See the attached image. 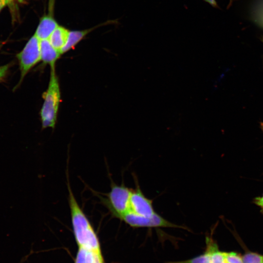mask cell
I'll use <instances>...</instances> for the list:
<instances>
[{"label": "cell", "mask_w": 263, "mask_h": 263, "mask_svg": "<svg viewBox=\"0 0 263 263\" xmlns=\"http://www.w3.org/2000/svg\"><path fill=\"white\" fill-rule=\"evenodd\" d=\"M204 0L209 3L212 6H214V7L217 6V3L215 0Z\"/></svg>", "instance_id": "obj_18"}, {"label": "cell", "mask_w": 263, "mask_h": 263, "mask_svg": "<svg viewBox=\"0 0 263 263\" xmlns=\"http://www.w3.org/2000/svg\"><path fill=\"white\" fill-rule=\"evenodd\" d=\"M225 263H243L242 256L235 252H224Z\"/></svg>", "instance_id": "obj_14"}, {"label": "cell", "mask_w": 263, "mask_h": 263, "mask_svg": "<svg viewBox=\"0 0 263 263\" xmlns=\"http://www.w3.org/2000/svg\"></svg>", "instance_id": "obj_21"}, {"label": "cell", "mask_w": 263, "mask_h": 263, "mask_svg": "<svg viewBox=\"0 0 263 263\" xmlns=\"http://www.w3.org/2000/svg\"><path fill=\"white\" fill-rule=\"evenodd\" d=\"M132 188L122 183L117 185L112 182L110 191L101 197V202L115 218L121 219L130 210V200Z\"/></svg>", "instance_id": "obj_3"}, {"label": "cell", "mask_w": 263, "mask_h": 263, "mask_svg": "<svg viewBox=\"0 0 263 263\" xmlns=\"http://www.w3.org/2000/svg\"><path fill=\"white\" fill-rule=\"evenodd\" d=\"M40 40L34 34L23 49L17 54L20 71V78L15 89L20 86L29 72L41 61Z\"/></svg>", "instance_id": "obj_4"}, {"label": "cell", "mask_w": 263, "mask_h": 263, "mask_svg": "<svg viewBox=\"0 0 263 263\" xmlns=\"http://www.w3.org/2000/svg\"><path fill=\"white\" fill-rule=\"evenodd\" d=\"M10 66L11 63L0 66V82L3 81L5 79Z\"/></svg>", "instance_id": "obj_15"}, {"label": "cell", "mask_w": 263, "mask_h": 263, "mask_svg": "<svg viewBox=\"0 0 263 263\" xmlns=\"http://www.w3.org/2000/svg\"><path fill=\"white\" fill-rule=\"evenodd\" d=\"M243 263H263V255L257 253L248 252L242 256Z\"/></svg>", "instance_id": "obj_13"}, {"label": "cell", "mask_w": 263, "mask_h": 263, "mask_svg": "<svg viewBox=\"0 0 263 263\" xmlns=\"http://www.w3.org/2000/svg\"><path fill=\"white\" fill-rule=\"evenodd\" d=\"M42 96L44 101L40 112L42 127L54 129L61 100L60 89L55 68H51L48 86Z\"/></svg>", "instance_id": "obj_2"}, {"label": "cell", "mask_w": 263, "mask_h": 263, "mask_svg": "<svg viewBox=\"0 0 263 263\" xmlns=\"http://www.w3.org/2000/svg\"><path fill=\"white\" fill-rule=\"evenodd\" d=\"M41 61L44 64L49 65L50 68H55L57 60L62 55L60 51L56 49L48 39L40 40Z\"/></svg>", "instance_id": "obj_7"}, {"label": "cell", "mask_w": 263, "mask_h": 263, "mask_svg": "<svg viewBox=\"0 0 263 263\" xmlns=\"http://www.w3.org/2000/svg\"><path fill=\"white\" fill-rule=\"evenodd\" d=\"M7 4H8L7 0H0V11Z\"/></svg>", "instance_id": "obj_17"}, {"label": "cell", "mask_w": 263, "mask_h": 263, "mask_svg": "<svg viewBox=\"0 0 263 263\" xmlns=\"http://www.w3.org/2000/svg\"><path fill=\"white\" fill-rule=\"evenodd\" d=\"M135 188L132 189L130 200L129 211L138 215L149 217L156 213L152 200L147 198L142 192L135 176Z\"/></svg>", "instance_id": "obj_6"}, {"label": "cell", "mask_w": 263, "mask_h": 263, "mask_svg": "<svg viewBox=\"0 0 263 263\" xmlns=\"http://www.w3.org/2000/svg\"><path fill=\"white\" fill-rule=\"evenodd\" d=\"M8 2V4L10 3L11 2H13V1H14L15 0H7ZM18 1H20V2H22V0H18Z\"/></svg>", "instance_id": "obj_19"}, {"label": "cell", "mask_w": 263, "mask_h": 263, "mask_svg": "<svg viewBox=\"0 0 263 263\" xmlns=\"http://www.w3.org/2000/svg\"><path fill=\"white\" fill-rule=\"evenodd\" d=\"M69 33L67 29L58 25L51 33L48 39L53 47L60 51L66 43Z\"/></svg>", "instance_id": "obj_9"}, {"label": "cell", "mask_w": 263, "mask_h": 263, "mask_svg": "<svg viewBox=\"0 0 263 263\" xmlns=\"http://www.w3.org/2000/svg\"><path fill=\"white\" fill-rule=\"evenodd\" d=\"M121 220L131 227H173L186 229V227L173 224L156 212L149 217L142 216L129 211Z\"/></svg>", "instance_id": "obj_5"}, {"label": "cell", "mask_w": 263, "mask_h": 263, "mask_svg": "<svg viewBox=\"0 0 263 263\" xmlns=\"http://www.w3.org/2000/svg\"><path fill=\"white\" fill-rule=\"evenodd\" d=\"M206 249L204 254L191 259L182 261L170 262L166 263H209L210 253L208 249Z\"/></svg>", "instance_id": "obj_12"}, {"label": "cell", "mask_w": 263, "mask_h": 263, "mask_svg": "<svg viewBox=\"0 0 263 263\" xmlns=\"http://www.w3.org/2000/svg\"><path fill=\"white\" fill-rule=\"evenodd\" d=\"M58 25L52 12L43 16L39 22L35 35L40 39H48Z\"/></svg>", "instance_id": "obj_8"}, {"label": "cell", "mask_w": 263, "mask_h": 263, "mask_svg": "<svg viewBox=\"0 0 263 263\" xmlns=\"http://www.w3.org/2000/svg\"><path fill=\"white\" fill-rule=\"evenodd\" d=\"M68 202L72 224L79 247L100 252L97 236L86 214L78 204L68 181Z\"/></svg>", "instance_id": "obj_1"}, {"label": "cell", "mask_w": 263, "mask_h": 263, "mask_svg": "<svg viewBox=\"0 0 263 263\" xmlns=\"http://www.w3.org/2000/svg\"><path fill=\"white\" fill-rule=\"evenodd\" d=\"M75 263H103L100 252L79 247Z\"/></svg>", "instance_id": "obj_11"}, {"label": "cell", "mask_w": 263, "mask_h": 263, "mask_svg": "<svg viewBox=\"0 0 263 263\" xmlns=\"http://www.w3.org/2000/svg\"><path fill=\"white\" fill-rule=\"evenodd\" d=\"M261 128L262 129V130H263V123H261Z\"/></svg>", "instance_id": "obj_20"}, {"label": "cell", "mask_w": 263, "mask_h": 263, "mask_svg": "<svg viewBox=\"0 0 263 263\" xmlns=\"http://www.w3.org/2000/svg\"><path fill=\"white\" fill-rule=\"evenodd\" d=\"M95 27H94L81 31H69L66 43L60 50L61 54H63L74 48L88 34L94 29Z\"/></svg>", "instance_id": "obj_10"}, {"label": "cell", "mask_w": 263, "mask_h": 263, "mask_svg": "<svg viewBox=\"0 0 263 263\" xmlns=\"http://www.w3.org/2000/svg\"><path fill=\"white\" fill-rule=\"evenodd\" d=\"M255 203L259 206L263 211V195L261 197H258L255 199Z\"/></svg>", "instance_id": "obj_16"}]
</instances>
